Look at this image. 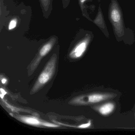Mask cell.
I'll return each instance as SVG.
<instances>
[{
  "label": "cell",
  "instance_id": "6da1fadb",
  "mask_svg": "<svg viewBox=\"0 0 135 135\" xmlns=\"http://www.w3.org/2000/svg\"><path fill=\"white\" fill-rule=\"evenodd\" d=\"M57 56L54 54L46 66L36 80L31 90L32 93H36L50 80L55 73Z\"/></svg>",
  "mask_w": 135,
  "mask_h": 135
},
{
  "label": "cell",
  "instance_id": "7a4b0ae2",
  "mask_svg": "<svg viewBox=\"0 0 135 135\" xmlns=\"http://www.w3.org/2000/svg\"><path fill=\"white\" fill-rule=\"evenodd\" d=\"M11 115L22 123L36 127L42 128H57L60 127L59 125L50 123L39 119L36 117L30 116L11 114Z\"/></svg>",
  "mask_w": 135,
  "mask_h": 135
},
{
  "label": "cell",
  "instance_id": "3957f363",
  "mask_svg": "<svg viewBox=\"0 0 135 135\" xmlns=\"http://www.w3.org/2000/svg\"><path fill=\"white\" fill-rule=\"evenodd\" d=\"M107 95L100 94H92L88 95H82L73 99L69 104L82 105L88 103H95L101 102L107 98Z\"/></svg>",
  "mask_w": 135,
  "mask_h": 135
},
{
  "label": "cell",
  "instance_id": "277c9868",
  "mask_svg": "<svg viewBox=\"0 0 135 135\" xmlns=\"http://www.w3.org/2000/svg\"><path fill=\"white\" fill-rule=\"evenodd\" d=\"M56 38L54 37H53L41 48L38 53V56L37 57L36 60L31 65V72H33L34 71L36 68L37 67L42 59L52 49L53 46L56 43Z\"/></svg>",
  "mask_w": 135,
  "mask_h": 135
},
{
  "label": "cell",
  "instance_id": "5b68a950",
  "mask_svg": "<svg viewBox=\"0 0 135 135\" xmlns=\"http://www.w3.org/2000/svg\"><path fill=\"white\" fill-rule=\"evenodd\" d=\"M88 43V41L86 39L79 42L69 54V57L73 59H78L81 57L86 49Z\"/></svg>",
  "mask_w": 135,
  "mask_h": 135
},
{
  "label": "cell",
  "instance_id": "8992f818",
  "mask_svg": "<svg viewBox=\"0 0 135 135\" xmlns=\"http://www.w3.org/2000/svg\"><path fill=\"white\" fill-rule=\"evenodd\" d=\"M114 109V105L112 103H107L99 107L98 110L103 115H107L110 113Z\"/></svg>",
  "mask_w": 135,
  "mask_h": 135
},
{
  "label": "cell",
  "instance_id": "52a82bcc",
  "mask_svg": "<svg viewBox=\"0 0 135 135\" xmlns=\"http://www.w3.org/2000/svg\"><path fill=\"white\" fill-rule=\"evenodd\" d=\"M44 13L47 14L51 7L52 0H40Z\"/></svg>",
  "mask_w": 135,
  "mask_h": 135
},
{
  "label": "cell",
  "instance_id": "ba28073f",
  "mask_svg": "<svg viewBox=\"0 0 135 135\" xmlns=\"http://www.w3.org/2000/svg\"><path fill=\"white\" fill-rule=\"evenodd\" d=\"M53 121L56 122V123H57V124H59L64 125V126H68V127H73V128H88V127H90L91 125L90 121L88 122V123H86V124H83L80 125L79 126H76L65 124H63V123H60V122H56L55 120H53Z\"/></svg>",
  "mask_w": 135,
  "mask_h": 135
},
{
  "label": "cell",
  "instance_id": "9c48e42d",
  "mask_svg": "<svg viewBox=\"0 0 135 135\" xmlns=\"http://www.w3.org/2000/svg\"><path fill=\"white\" fill-rule=\"evenodd\" d=\"M111 17L114 22H117L120 21V13L117 9H114L111 12Z\"/></svg>",
  "mask_w": 135,
  "mask_h": 135
},
{
  "label": "cell",
  "instance_id": "30bf717a",
  "mask_svg": "<svg viewBox=\"0 0 135 135\" xmlns=\"http://www.w3.org/2000/svg\"><path fill=\"white\" fill-rule=\"evenodd\" d=\"M17 20L16 19H14L12 20H11L9 23V26H8V29L10 30H13L14 28L16 27L17 25Z\"/></svg>",
  "mask_w": 135,
  "mask_h": 135
},
{
  "label": "cell",
  "instance_id": "8fae6325",
  "mask_svg": "<svg viewBox=\"0 0 135 135\" xmlns=\"http://www.w3.org/2000/svg\"><path fill=\"white\" fill-rule=\"evenodd\" d=\"M63 3L65 4L64 7H66V6H68L67 5V4H68L69 3V1L70 0H63Z\"/></svg>",
  "mask_w": 135,
  "mask_h": 135
},
{
  "label": "cell",
  "instance_id": "7c38bea8",
  "mask_svg": "<svg viewBox=\"0 0 135 135\" xmlns=\"http://www.w3.org/2000/svg\"><path fill=\"white\" fill-rule=\"evenodd\" d=\"M86 1V0H79L80 3L81 4H83Z\"/></svg>",
  "mask_w": 135,
  "mask_h": 135
},
{
  "label": "cell",
  "instance_id": "4fadbf2b",
  "mask_svg": "<svg viewBox=\"0 0 135 135\" xmlns=\"http://www.w3.org/2000/svg\"><path fill=\"white\" fill-rule=\"evenodd\" d=\"M6 81H7V80H6L5 79H3L2 80V83H3V84H5V83L6 82Z\"/></svg>",
  "mask_w": 135,
  "mask_h": 135
}]
</instances>
